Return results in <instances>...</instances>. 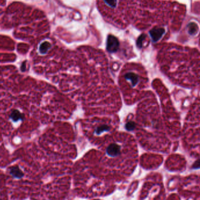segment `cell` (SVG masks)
Segmentation results:
<instances>
[{
  "label": "cell",
  "instance_id": "7a4b0ae2",
  "mask_svg": "<svg viewBox=\"0 0 200 200\" xmlns=\"http://www.w3.org/2000/svg\"><path fill=\"white\" fill-rule=\"evenodd\" d=\"M120 146L115 143L110 144L107 147L106 153L110 157H116L120 154Z\"/></svg>",
  "mask_w": 200,
  "mask_h": 200
},
{
  "label": "cell",
  "instance_id": "30bf717a",
  "mask_svg": "<svg viewBox=\"0 0 200 200\" xmlns=\"http://www.w3.org/2000/svg\"><path fill=\"white\" fill-rule=\"evenodd\" d=\"M190 28H189V32L190 34H193V33H194L195 31H196V25H195L194 24H191V25H190Z\"/></svg>",
  "mask_w": 200,
  "mask_h": 200
},
{
  "label": "cell",
  "instance_id": "52a82bcc",
  "mask_svg": "<svg viewBox=\"0 0 200 200\" xmlns=\"http://www.w3.org/2000/svg\"><path fill=\"white\" fill-rule=\"evenodd\" d=\"M110 130V128L107 126V125H103L98 127L97 129H96L94 133L98 135H99L100 134H102V133L105 132V131H108Z\"/></svg>",
  "mask_w": 200,
  "mask_h": 200
},
{
  "label": "cell",
  "instance_id": "3957f363",
  "mask_svg": "<svg viewBox=\"0 0 200 200\" xmlns=\"http://www.w3.org/2000/svg\"><path fill=\"white\" fill-rule=\"evenodd\" d=\"M165 32V31L163 29H153L150 32V35L154 42H157L160 38L162 37Z\"/></svg>",
  "mask_w": 200,
  "mask_h": 200
},
{
  "label": "cell",
  "instance_id": "277c9868",
  "mask_svg": "<svg viewBox=\"0 0 200 200\" xmlns=\"http://www.w3.org/2000/svg\"><path fill=\"white\" fill-rule=\"evenodd\" d=\"M125 78L126 80L130 81L131 86L135 87L137 85L139 82V77L137 75L133 72H129L125 75Z\"/></svg>",
  "mask_w": 200,
  "mask_h": 200
},
{
  "label": "cell",
  "instance_id": "8992f818",
  "mask_svg": "<svg viewBox=\"0 0 200 200\" xmlns=\"http://www.w3.org/2000/svg\"><path fill=\"white\" fill-rule=\"evenodd\" d=\"M9 117L14 122H18L19 120H22L24 118V116L18 110L15 109L12 111Z\"/></svg>",
  "mask_w": 200,
  "mask_h": 200
},
{
  "label": "cell",
  "instance_id": "ba28073f",
  "mask_svg": "<svg viewBox=\"0 0 200 200\" xmlns=\"http://www.w3.org/2000/svg\"><path fill=\"white\" fill-rule=\"evenodd\" d=\"M125 128L128 131H132L135 128V123L133 122H128L125 125Z\"/></svg>",
  "mask_w": 200,
  "mask_h": 200
},
{
  "label": "cell",
  "instance_id": "5b68a950",
  "mask_svg": "<svg viewBox=\"0 0 200 200\" xmlns=\"http://www.w3.org/2000/svg\"><path fill=\"white\" fill-rule=\"evenodd\" d=\"M9 173L12 176L17 179H21L24 175L21 169L17 166H13L10 167Z\"/></svg>",
  "mask_w": 200,
  "mask_h": 200
},
{
  "label": "cell",
  "instance_id": "9c48e42d",
  "mask_svg": "<svg viewBox=\"0 0 200 200\" xmlns=\"http://www.w3.org/2000/svg\"><path fill=\"white\" fill-rule=\"evenodd\" d=\"M106 2L109 6H111L112 7H114V6L116 4V0H105Z\"/></svg>",
  "mask_w": 200,
  "mask_h": 200
},
{
  "label": "cell",
  "instance_id": "6da1fadb",
  "mask_svg": "<svg viewBox=\"0 0 200 200\" xmlns=\"http://www.w3.org/2000/svg\"><path fill=\"white\" fill-rule=\"evenodd\" d=\"M119 47V42L118 39L113 35H109L107 39L106 49L107 51L111 53L116 52Z\"/></svg>",
  "mask_w": 200,
  "mask_h": 200
}]
</instances>
